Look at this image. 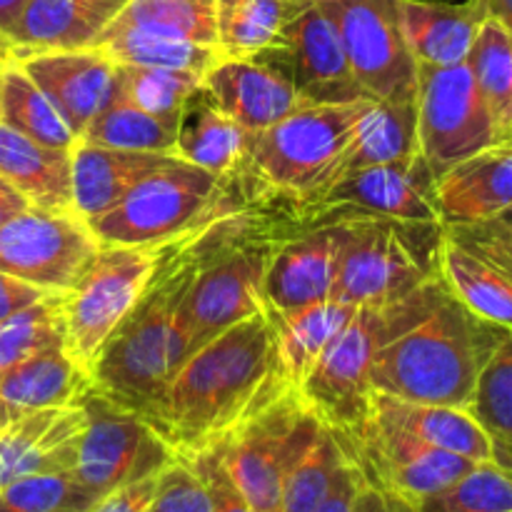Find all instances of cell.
Masks as SVG:
<instances>
[{
	"mask_svg": "<svg viewBox=\"0 0 512 512\" xmlns=\"http://www.w3.org/2000/svg\"><path fill=\"white\" fill-rule=\"evenodd\" d=\"M268 313L240 320L183 360L140 418L175 458L218 443L260 403L283 393Z\"/></svg>",
	"mask_w": 512,
	"mask_h": 512,
	"instance_id": "1",
	"label": "cell"
},
{
	"mask_svg": "<svg viewBox=\"0 0 512 512\" xmlns=\"http://www.w3.org/2000/svg\"><path fill=\"white\" fill-rule=\"evenodd\" d=\"M203 223L165 243L143 295L90 368L95 393L133 413L160 393L185 360L180 310L198 270Z\"/></svg>",
	"mask_w": 512,
	"mask_h": 512,
	"instance_id": "2",
	"label": "cell"
},
{
	"mask_svg": "<svg viewBox=\"0 0 512 512\" xmlns=\"http://www.w3.org/2000/svg\"><path fill=\"white\" fill-rule=\"evenodd\" d=\"M505 335L508 330L480 320L448 293L380 350L368 373L370 393L468 408L485 360Z\"/></svg>",
	"mask_w": 512,
	"mask_h": 512,
	"instance_id": "3",
	"label": "cell"
},
{
	"mask_svg": "<svg viewBox=\"0 0 512 512\" xmlns=\"http://www.w3.org/2000/svg\"><path fill=\"white\" fill-rule=\"evenodd\" d=\"M373 100L298 105L290 115L253 135L233 175L253 208L303 205L338 180L340 165Z\"/></svg>",
	"mask_w": 512,
	"mask_h": 512,
	"instance_id": "4",
	"label": "cell"
},
{
	"mask_svg": "<svg viewBox=\"0 0 512 512\" xmlns=\"http://www.w3.org/2000/svg\"><path fill=\"white\" fill-rule=\"evenodd\" d=\"M448 295L438 273L410 293L358 305L310 370L300 395L330 430H348L368 410V373L380 350L425 318Z\"/></svg>",
	"mask_w": 512,
	"mask_h": 512,
	"instance_id": "5",
	"label": "cell"
},
{
	"mask_svg": "<svg viewBox=\"0 0 512 512\" xmlns=\"http://www.w3.org/2000/svg\"><path fill=\"white\" fill-rule=\"evenodd\" d=\"M235 178H218L183 158L145 175L118 205L88 220L100 245H158L178 238L218 210L243 208Z\"/></svg>",
	"mask_w": 512,
	"mask_h": 512,
	"instance_id": "6",
	"label": "cell"
},
{
	"mask_svg": "<svg viewBox=\"0 0 512 512\" xmlns=\"http://www.w3.org/2000/svg\"><path fill=\"white\" fill-rule=\"evenodd\" d=\"M343 250L330 300L368 305L400 298L438 273L443 225L395 218H345Z\"/></svg>",
	"mask_w": 512,
	"mask_h": 512,
	"instance_id": "7",
	"label": "cell"
},
{
	"mask_svg": "<svg viewBox=\"0 0 512 512\" xmlns=\"http://www.w3.org/2000/svg\"><path fill=\"white\" fill-rule=\"evenodd\" d=\"M323 428L300 390H283L218 440L230 475L255 510L278 512L285 478Z\"/></svg>",
	"mask_w": 512,
	"mask_h": 512,
	"instance_id": "8",
	"label": "cell"
},
{
	"mask_svg": "<svg viewBox=\"0 0 512 512\" xmlns=\"http://www.w3.org/2000/svg\"><path fill=\"white\" fill-rule=\"evenodd\" d=\"M165 243L100 245L73 288L63 293L65 350L90 373L113 330L153 278Z\"/></svg>",
	"mask_w": 512,
	"mask_h": 512,
	"instance_id": "9",
	"label": "cell"
},
{
	"mask_svg": "<svg viewBox=\"0 0 512 512\" xmlns=\"http://www.w3.org/2000/svg\"><path fill=\"white\" fill-rule=\"evenodd\" d=\"M418 158L433 175L500 143L483 95L468 65H418L415 88Z\"/></svg>",
	"mask_w": 512,
	"mask_h": 512,
	"instance_id": "10",
	"label": "cell"
},
{
	"mask_svg": "<svg viewBox=\"0 0 512 512\" xmlns=\"http://www.w3.org/2000/svg\"><path fill=\"white\" fill-rule=\"evenodd\" d=\"M290 228H313L345 218H395L408 223H438L433 205V175L415 155L398 163L353 170L325 193L283 210ZM440 225V223H438Z\"/></svg>",
	"mask_w": 512,
	"mask_h": 512,
	"instance_id": "11",
	"label": "cell"
},
{
	"mask_svg": "<svg viewBox=\"0 0 512 512\" xmlns=\"http://www.w3.org/2000/svg\"><path fill=\"white\" fill-rule=\"evenodd\" d=\"M80 405L88 423L80 435L73 475L98 500L123 485L158 475L175 458L173 450L133 410L95 390Z\"/></svg>",
	"mask_w": 512,
	"mask_h": 512,
	"instance_id": "12",
	"label": "cell"
},
{
	"mask_svg": "<svg viewBox=\"0 0 512 512\" xmlns=\"http://www.w3.org/2000/svg\"><path fill=\"white\" fill-rule=\"evenodd\" d=\"M360 478L408 503L428 498L463 478L473 460L433 448L405 430L365 415L348 430H333Z\"/></svg>",
	"mask_w": 512,
	"mask_h": 512,
	"instance_id": "13",
	"label": "cell"
},
{
	"mask_svg": "<svg viewBox=\"0 0 512 512\" xmlns=\"http://www.w3.org/2000/svg\"><path fill=\"white\" fill-rule=\"evenodd\" d=\"M100 243L75 210L33 208L0 228V270L45 293H68Z\"/></svg>",
	"mask_w": 512,
	"mask_h": 512,
	"instance_id": "14",
	"label": "cell"
},
{
	"mask_svg": "<svg viewBox=\"0 0 512 512\" xmlns=\"http://www.w3.org/2000/svg\"><path fill=\"white\" fill-rule=\"evenodd\" d=\"M338 25L350 70L370 100H415L418 63L400 25V0L320 3Z\"/></svg>",
	"mask_w": 512,
	"mask_h": 512,
	"instance_id": "15",
	"label": "cell"
},
{
	"mask_svg": "<svg viewBox=\"0 0 512 512\" xmlns=\"http://www.w3.org/2000/svg\"><path fill=\"white\" fill-rule=\"evenodd\" d=\"M260 58H273L288 68L300 103L305 105L368 98L350 70L338 25L328 10L313 0H303L285 25L278 48Z\"/></svg>",
	"mask_w": 512,
	"mask_h": 512,
	"instance_id": "16",
	"label": "cell"
},
{
	"mask_svg": "<svg viewBox=\"0 0 512 512\" xmlns=\"http://www.w3.org/2000/svg\"><path fill=\"white\" fill-rule=\"evenodd\" d=\"M8 60L48 95L78 140L90 120L120 95V65L98 48L45 50Z\"/></svg>",
	"mask_w": 512,
	"mask_h": 512,
	"instance_id": "17",
	"label": "cell"
},
{
	"mask_svg": "<svg viewBox=\"0 0 512 512\" xmlns=\"http://www.w3.org/2000/svg\"><path fill=\"white\" fill-rule=\"evenodd\" d=\"M343 250V223L288 230L268 260L265 273V308L278 313L308 308L330 300Z\"/></svg>",
	"mask_w": 512,
	"mask_h": 512,
	"instance_id": "18",
	"label": "cell"
},
{
	"mask_svg": "<svg viewBox=\"0 0 512 512\" xmlns=\"http://www.w3.org/2000/svg\"><path fill=\"white\" fill-rule=\"evenodd\" d=\"M203 88L250 135L263 133L303 105L288 68L273 58H223L205 75Z\"/></svg>",
	"mask_w": 512,
	"mask_h": 512,
	"instance_id": "19",
	"label": "cell"
},
{
	"mask_svg": "<svg viewBox=\"0 0 512 512\" xmlns=\"http://www.w3.org/2000/svg\"><path fill=\"white\" fill-rule=\"evenodd\" d=\"M433 205L443 228H470L512 205V140L460 160L433 180Z\"/></svg>",
	"mask_w": 512,
	"mask_h": 512,
	"instance_id": "20",
	"label": "cell"
},
{
	"mask_svg": "<svg viewBox=\"0 0 512 512\" xmlns=\"http://www.w3.org/2000/svg\"><path fill=\"white\" fill-rule=\"evenodd\" d=\"M83 405L45 408L0 428V485L38 473L73 470L83 435Z\"/></svg>",
	"mask_w": 512,
	"mask_h": 512,
	"instance_id": "21",
	"label": "cell"
},
{
	"mask_svg": "<svg viewBox=\"0 0 512 512\" xmlns=\"http://www.w3.org/2000/svg\"><path fill=\"white\" fill-rule=\"evenodd\" d=\"M130 0H30L5 35L8 58L93 48ZM5 58V60H8Z\"/></svg>",
	"mask_w": 512,
	"mask_h": 512,
	"instance_id": "22",
	"label": "cell"
},
{
	"mask_svg": "<svg viewBox=\"0 0 512 512\" xmlns=\"http://www.w3.org/2000/svg\"><path fill=\"white\" fill-rule=\"evenodd\" d=\"M93 390L90 373L65 345H53L0 373V403L10 420L45 408H70Z\"/></svg>",
	"mask_w": 512,
	"mask_h": 512,
	"instance_id": "23",
	"label": "cell"
},
{
	"mask_svg": "<svg viewBox=\"0 0 512 512\" xmlns=\"http://www.w3.org/2000/svg\"><path fill=\"white\" fill-rule=\"evenodd\" d=\"M365 415H370L378 423L390 425V428L405 430V433L415 435L433 448L463 455L473 463L493 460L490 438L480 428L478 420L468 413V408L408 403V400L390 398L383 393H370Z\"/></svg>",
	"mask_w": 512,
	"mask_h": 512,
	"instance_id": "24",
	"label": "cell"
},
{
	"mask_svg": "<svg viewBox=\"0 0 512 512\" xmlns=\"http://www.w3.org/2000/svg\"><path fill=\"white\" fill-rule=\"evenodd\" d=\"M175 155L130 153L78 140L73 145V205L85 220L118 205L145 175Z\"/></svg>",
	"mask_w": 512,
	"mask_h": 512,
	"instance_id": "25",
	"label": "cell"
},
{
	"mask_svg": "<svg viewBox=\"0 0 512 512\" xmlns=\"http://www.w3.org/2000/svg\"><path fill=\"white\" fill-rule=\"evenodd\" d=\"M0 178L8 180L33 208L75 210L73 150L35 143L0 123Z\"/></svg>",
	"mask_w": 512,
	"mask_h": 512,
	"instance_id": "26",
	"label": "cell"
},
{
	"mask_svg": "<svg viewBox=\"0 0 512 512\" xmlns=\"http://www.w3.org/2000/svg\"><path fill=\"white\" fill-rule=\"evenodd\" d=\"M435 268L445 288L480 320L512 333V278L443 228Z\"/></svg>",
	"mask_w": 512,
	"mask_h": 512,
	"instance_id": "27",
	"label": "cell"
},
{
	"mask_svg": "<svg viewBox=\"0 0 512 512\" xmlns=\"http://www.w3.org/2000/svg\"><path fill=\"white\" fill-rule=\"evenodd\" d=\"M265 313L273 325L275 375L285 388L300 390L355 308L338 300H323L293 313H278L270 308H265Z\"/></svg>",
	"mask_w": 512,
	"mask_h": 512,
	"instance_id": "28",
	"label": "cell"
},
{
	"mask_svg": "<svg viewBox=\"0 0 512 512\" xmlns=\"http://www.w3.org/2000/svg\"><path fill=\"white\" fill-rule=\"evenodd\" d=\"M480 18L468 3L443 0H400V25L405 43L418 65L465 63Z\"/></svg>",
	"mask_w": 512,
	"mask_h": 512,
	"instance_id": "29",
	"label": "cell"
},
{
	"mask_svg": "<svg viewBox=\"0 0 512 512\" xmlns=\"http://www.w3.org/2000/svg\"><path fill=\"white\" fill-rule=\"evenodd\" d=\"M250 138L253 135L223 113L208 90L200 88L180 118L175 155L218 178H233L243 165Z\"/></svg>",
	"mask_w": 512,
	"mask_h": 512,
	"instance_id": "30",
	"label": "cell"
},
{
	"mask_svg": "<svg viewBox=\"0 0 512 512\" xmlns=\"http://www.w3.org/2000/svg\"><path fill=\"white\" fill-rule=\"evenodd\" d=\"M415 155H418L415 100H373L355 130L353 143L340 165L338 180L353 170L398 163Z\"/></svg>",
	"mask_w": 512,
	"mask_h": 512,
	"instance_id": "31",
	"label": "cell"
},
{
	"mask_svg": "<svg viewBox=\"0 0 512 512\" xmlns=\"http://www.w3.org/2000/svg\"><path fill=\"white\" fill-rule=\"evenodd\" d=\"M303 0H218L215 45L223 58H260L283 40Z\"/></svg>",
	"mask_w": 512,
	"mask_h": 512,
	"instance_id": "32",
	"label": "cell"
},
{
	"mask_svg": "<svg viewBox=\"0 0 512 512\" xmlns=\"http://www.w3.org/2000/svg\"><path fill=\"white\" fill-rule=\"evenodd\" d=\"M93 48L103 50L118 65H145L195 73L200 78L210 73L223 60L218 45L195 43V40L170 38V35L145 33V30H113L103 33Z\"/></svg>",
	"mask_w": 512,
	"mask_h": 512,
	"instance_id": "33",
	"label": "cell"
},
{
	"mask_svg": "<svg viewBox=\"0 0 512 512\" xmlns=\"http://www.w3.org/2000/svg\"><path fill=\"white\" fill-rule=\"evenodd\" d=\"M468 413L490 438L493 463L512 473V333L485 360Z\"/></svg>",
	"mask_w": 512,
	"mask_h": 512,
	"instance_id": "34",
	"label": "cell"
},
{
	"mask_svg": "<svg viewBox=\"0 0 512 512\" xmlns=\"http://www.w3.org/2000/svg\"><path fill=\"white\" fill-rule=\"evenodd\" d=\"M465 65L493 115L500 143H505L512 135V38L498 20L480 23Z\"/></svg>",
	"mask_w": 512,
	"mask_h": 512,
	"instance_id": "35",
	"label": "cell"
},
{
	"mask_svg": "<svg viewBox=\"0 0 512 512\" xmlns=\"http://www.w3.org/2000/svg\"><path fill=\"white\" fill-rule=\"evenodd\" d=\"M0 123L18 133L28 135L35 143L50 148L73 150L78 135L68 125V120L58 113L48 95L20 70L18 63L5 60L3 68V110Z\"/></svg>",
	"mask_w": 512,
	"mask_h": 512,
	"instance_id": "36",
	"label": "cell"
},
{
	"mask_svg": "<svg viewBox=\"0 0 512 512\" xmlns=\"http://www.w3.org/2000/svg\"><path fill=\"white\" fill-rule=\"evenodd\" d=\"M215 3L218 0H130L105 33L133 28L215 45Z\"/></svg>",
	"mask_w": 512,
	"mask_h": 512,
	"instance_id": "37",
	"label": "cell"
},
{
	"mask_svg": "<svg viewBox=\"0 0 512 512\" xmlns=\"http://www.w3.org/2000/svg\"><path fill=\"white\" fill-rule=\"evenodd\" d=\"M80 140L105 145L115 150H130V153H165L175 155L178 130L160 123L158 118L140 110L138 105L128 103L123 95L113 100L105 110H100Z\"/></svg>",
	"mask_w": 512,
	"mask_h": 512,
	"instance_id": "38",
	"label": "cell"
},
{
	"mask_svg": "<svg viewBox=\"0 0 512 512\" xmlns=\"http://www.w3.org/2000/svg\"><path fill=\"white\" fill-rule=\"evenodd\" d=\"M200 88L203 78L195 73L120 65V95L173 130L180 128L185 105Z\"/></svg>",
	"mask_w": 512,
	"mask_h": 512,
	"instance_id": "39",
	"label": "cell"
},
{
	"mask_svg": "<svg viewBox=\"0 0 512 512\" xmlns=\"http://www.w3.org/2000/svg\"><path fill=\"white\" fill-rule=\"evenodd\" d=\"M348 465V455L333 430L325 425L308 453L290 470L280 493L278 512H315L333 493L340 473Z\"/></svg>",
	"mask_w": 512,
	"mask_h": 512,
	"instance_id": "40",
	"label": "cell"
},
{
	"mask_svg": "<svg viewBox=\"0 0 512 512\" xmlns=\"http://www.w3.org/2000/svg\"><path fill=\"white\" fill-rule=\"evenodd\" d=\"M415 512H512V473L488 463H475L448 488L413 503Z\"/></svg>",
	"mask_w": 512,
	"mask_h": 512,
	"instance_id": "41",
	"label": "cell"
},
{
	"mask_svg": "<svg viewBox=\"0 0 512 512\" xmlns=\"http://www.w3.org/2000/svg\"><path fill=\"white\" fill-rule=\"evenodd\" d=\"M63 293L48 295L0 320V373L53 345H65Z\"/></svg>",
	"mask_w": 512,
	"mask_h": 512,
	"instance_id": "42",
	"label": "cell"
},
{
	"mask_svg": "<svg viewBox=\"0 0 512 512\" xmlns=\"http://www.w3.org/2000/svg\"><path fill=\"white\" fill-rule=\"evenodd\" d=\"M98 503L73 470L38 473L0 485V512H90Z\"/></svg>",
	"mask_w": 512,
	"mask_h": 512,
	"instance_id": "43",
	"label": "cell"
},
{
	"mask_svg": "<svg viewBox=\"0 0 512 512\" xmlns=\"http://www.w3.org/2000/svg\"><path fill=\"white\" fill-rule=\"evenodd\" d=\"M150 512H213L208 490L188 460L173 458L160 470Z\"/></svg>",
	"mask_w": 512,
	"mask_h": 512,
	"instance_id": "44",
	"label": "cell"
},
{
	"mask_svg": "<svg viewBox=\"0 0 512 512\" xmlns=\"http://www.w3.org/2000/svg\"><path fill=\"white\" fill-rule=\"evenodd\" d=\"M183 460H188L190 468L203 480L213 512H258L250 505V500L245 498L243 490L238 488L233 475H230L228 465L223 460L220 443L208 445L203 450H195V453L185 455Z\"/></svg>",
	"mask_w": 512,
	"mask_h": 512,
	"instance_id": "45",
	"label": "cell"
},
{
	"mask_svg": "<svg viewBox=\"0 0 512 512\" xmlns=\"http://www.w3.org/2000/svg\"><path fill=\"white\" fill-rule=\"evenodd\" d=\"M158 475L135 480V483L123 485V488L103 495V498L90 508V512H150V503H153L155 498V485H158Z\"/></svg>",
	"mask_w": 512,
	"mask_h": 512,
	"instance_id": "46",
	"label": "cell"
},
{
	"mask_svg": "<svg viewBox=\"0 0 512 512\" xmlns=\"http://www.w3.org/2000/svg\"><path fill=\"white\" fill-rule=\"evenodd\" d=\"M450 235L465 243L468 248L478 250L480 255L490 260V263L498 265L500 270L512 278V238H505V235L485 233V230L478 228H445Z\"/></svg>",
	"mask_w": 512,
	"mask_h": 512,
	"instance_id": "47",
	"label": "cell"
},
{
	"mask_svg": "<svg viewBox=\"0 0 512 512\" xmlns=\"http://www.w3.org/2000/svg\"><path fill=\"white\" fill-rule=\"evenodd\" d=\"M48 295L55 293H45V290L35 288V285L25 283V280L0 270V320L10 318V315H15L18 310L38 303V300L48 298Z\"/></svg>",
	"mask_w": 512,
	"mask_h": 512,
	"instance_id": "48",
	"label": "cell"
},
{
	"mask_svg": "<svg viewBox=\"0 0 512 512\" xmlns=\"http://www.w3.org/2000/svg\"><path fill=\"white\" fill-rule=\"evenodd\" d=\"M353 512H415L413 503L398 498L393 493H385V490L373 488L363 480L358 488V495H355Z\"/></svg>",
	"mask_w": 512,
	"mask_h": 512,
	"instance_id": "49",
	"label": "cell"
},
{
	"mask_svg": "<svg viewBox=\"0 0 512 512\" xmlns=\"http://www.w3.org/2000/svg\"><path fill=\"white\" fill-rule=\"evenodd\" d=\"M360 483H363V478H360L355 465L348 460L345 470L340 473L338 483H335L333 493L325 498V503L315 512H353V503H355V495H358Z\"/></svg>",
	"mask_w": 512,
	"mask_h": 512,
	"instance_id": "50",
	"label": "cell"
},
{
	"mask_svg": "<svg viewBox=\"0 0 512 512\" xmlns=\"http://www.w3.org/2000/svg\"><path fill=\"white\" fill-rule=\"evenodd\" d=\"M480 18H493L503 25L512 38V0H470Z\"/></svg>",
	"mask_w": 512,
	"mask_h": 512,
	"instance_id": "51",
	"label": "cell"
},
{
	"mask_svg": "<svg viewBox=\"0 0 512 512\" xmlns=\"http://www.w3.org/2000/svg\"><path fill=\"white\" fill-rule=\"evenodd\" d=\"M30 203L8 183V180L0 178V228L8 223L10 218H15L18 213L28 210Z\"/></svg>",
	"mask_w": 512,
	"mask_h": 512,
	"instance_id": "52",
	"label": "cell"
},
{
	"mask_svg": "<svg viewBox=\"0 0 512 512\" xmlns=\"http://www.w3.org/2000/svg\"><path fill=\"white\" fill-rule=\"evenodd\" d=\"M30 0H0V38L10 33L15 23H18L20 13L25 10Z\"/></svg>",
	"mask_w": 512,
	"mask_h": 512,
	"instance_id": "53",
	"label": "cell"
},
{
	"mask_svg": "<svg viewBox=\"0 0 512 512\" xmlns=\"http://www.w3.org/2000/svg\"><path fill=\"white\" fill-rule=\"evenodd\" d=\"M470 228L485 230V233H495V235H505V238H512V205L505 208L503 213L495 215V218L485 220L480 225H470Z\"/></svg>",
	"mask_w": 512,
	"mask_h": 512,
	"instance_id": "54",
	"label": "cell"
},
{
	"mask_svg": "<svg viewBox=\"0 0 512 512\" xmlns=\"http://www.w3.org/2000/svg\"><path fill=\"white\" fill-rule=\"evenodd\" d=\"M3 68L5 60H0V110H3Z\"/></svg>",
	"mask_w": 512,
	"mask_h": 512,
	"instance_id": "55",
	"label": "cell"
},
{
	"mask_svg": "<svg viewBox=\"0 0 512 512\" xmlns=\"http://www.w3.org/2000/svg\"><path fill=\"white\" fill-rule=\"evenodd\" d=\"M8 423H10V418H8V413H5L3 403H0V428H5Z\"/></svg>",
	"mask_w": 512,
	"mask_h": 512,
	"instance_id": "56",
	"label": "cell"
},
{
	"mask_svg": "<svg viewBox=\"0 0 512 512\" xmlns=\"http://www.w3.org/2000/svg\"><path fill=\"white\" fill-rule=\"evenodd\" d=\"M8 58V45H5V40L0 38V60Z\"/></svg>",
	"mask_w": 512,
	"mask_h": 512,
	"instance_id": "57",
	"label": "cell"
},
{
	"mask_svg": "<svg viewBox=\"0 0 512 512\" xmlns=\"http://www.w3.org/2000/svg\"><path fill=\"white\" fill-rule=\"evenodd\" d=\"M313 3H328V0H313Z\"/></svg>",
	"mask_w": 512,
	"mask_h": 512,
	"instance_id": "58",
	"label": "cell"
},
{
	"mask_svg": "<svg viewBox=\"0 0 512 512\" xmlns=\"http://www.w3.org/2000/svg\"><path fill=\"white\" fill-rule=\"evenodd\" d=\"M508 140H512V135H510V138H508Z\"/></svg>",
	"mask_w": 512,
	"mask_h": 512,
	"instance_id": "59",
	"label": "cell"
}]
</instances>
